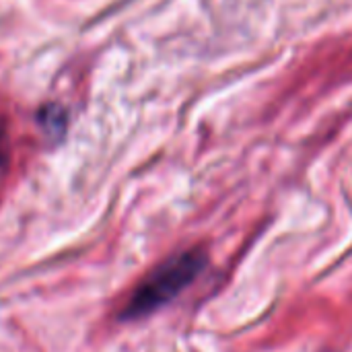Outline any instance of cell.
I'll use <instances>...</instances> for the list:
<instances>
[{"label": "cell", "instance_id": "1", "mask_svg": "<svg viewBox=\"0 0 352 352\" xmlns=\"http://www.w3.org/2000/svg\"><path fill=\"white\" fill-rule=\"evenodd\" d=\"M206 264L208 254L204 248H192L167 258L163 264L153 268L142 278V283H138V287L126 301L120 320L136 322L159 311L175 297H179L204 272Z\"/></svg>", "mask_w": 352, "mask_h": 352}, {"label": "cell", "instance_id": "2", "mask_svg": "<svg viewBox=\"0 0 352 352\" xmlns=\"http://www.w3.org/2000/svg\"><path fill=\"white\" fill-rule=\"evenodd\" d=\"M4 159H6V138H4V128L0 126V169L4 165Z\"/></svg>", "mask_w": 352, "mask_h": 352}]
</instances>
